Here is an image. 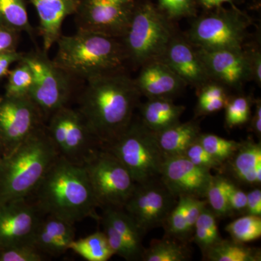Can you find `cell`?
I'll return each instance as SVG.
<instances>
[{"label":"cell","instance_id":"obj_1","mask_svg":"<svg viewBox=\"0 0 261 261\" xmlns=\"http://www.w3.org/2000/svg\"><path fill=\"white\" fill-rule=\"evenodd\" d=\"M79 111L102 147L111 145L133 120L141 94L123 70L86 81Z\"/></svg>","mask_w":261,"mask_h":261},{"label":"cell","instance_id":"obj_2","mask_svg":"<svg viewBox=\"0 0 261 261\" xmlns=\"http://www.w3.org/2000/svg\"><path fill=\"white\" fill-rule=\"evenodd\" d=\"M34 193L39 212L75 224L86 218L99 220V207L83 166L58 157Z\"/></svg>","mask_w":261,"mask_h":261},{"label":"cell","instance_id":"obj_3","mask_svg":"<svg viewBox=\"0 0 261 261\" xmlns=\"http://www.w3.org/2000/svg\"><path fill=\"white\" fill-rule=\"evenodd\" d=\"M55 63L72 79L87 81L123 70L127 61L121 39L78 29L56 43Z\"/></svg>","mask_w":261,"mask_h":261},{"label":"cell","instance_id":"obj_4","mask_svg":"<svg viewBox=\"0 0 261 261\" xmlns=\"http://www.w3.org/2000/svg\"><path fill=\"white\" fill-rule=\"evenodd\" d=\"M58 157L42 125L3 160L0 167V204L27 199L34 193Z\"/></svg>","mask_w":261,"mask_h":261},{"label":"cell","instance_id":"obj_5","mask_svg":"<svg viewBox=\"0 0 261 261\" xmlns=\"http://www.w3.org/2000/svg\"><path fill=\"white\" fill-rule=\"evenodd\" d=\"M176 33L171 20L153 5H135L129 25L121 39L127 61L141 67L161 59Z\"/></svg>","mask_w":261,"mask_h":261},{"label":"cell","instance_id":"obj_6","mask_svg":"<svg viewBox=\"0 0 261 261\" xmlns=\"http://www.w3.org/2000/svg\"><path fill=\"white\" fill-rule=\"evenodd\" d=\"M103 147L121 161L136 184L160 178L166 157L160 147L156 133L140 120H132L114 142Z\"/></svg>","mask_w":261,"mask_h":261},{"label":"cell","instance_id":"obj_7","mask_svg":"<svg viewBox=\"0 0 261 261\" xmlns=\"http://www.w3.org/2000/svg\"><path fill=\"white\" fill-rule=\"evenodd\" d=\"M83 166L99 207L123 208L136 183L121 161L101 147L89 156Z\"/></svg>","mask_w":261,"mask_h":261},{"label":"cell","instance_id":"obj_8","mask_svg":"<svg viewBox=\"0 0 261 261\" xmlns=\"http://www.w3.org/2000/svg\"><path fill=\"white\" fill-rule=\"evenodd\" d=\"M43 49L23 53L34 75L29 97L39 108L44 120L60 108L68 106L72 94L73 79L58 66Z\"/></svg>","mask_w":261,"mask_h":261},{"label":"cell","instance_id":"obj_9","mask_svg":"<svg viewBox=\"0 0 261 261\" xmlns=\"http://www.w3.org/2000/svg\"><path fill=\"white\" fill-rule=\"evenodd\" d=\"M46 127L48 135L60 157L84 166L89 156L102 147L92 135L79 110L68 106L49 117Z\"/></svg>","mask_w":261,"mask_h":261},{"label":"cell","instance_id":"obj_10","mask_svg":"<svg viewBox=\"0 0 261 261\" xmlns=\"http://www.w3.org/2000/svg\"><path fill=\"white\" fill-rule=\"evenodd\" d=\"M248 27L241 13L221 10L197 18L186 37L195 47L206 50H238L245 48Z\"/></svg>","mask_w":261,"mask_h":261},{"label":"cell","instance_id":"obj_11","mask_svg":"<svg viewBox=\"0 0 261 261\" xmlns=\"http://www.w3.org/2000/svg\"><path fill=\"white\" fill-rule=\"evenodd\" d=\"M177 197L163 183L154 178L136 184L135 190L123 207L142 233L163 226L170 212L177 202Z\"/></svg>","mask_w":261,"mask_h":261},{"label":"cell","instance_id":"obj_12","mask_svg":"<svg viewBox=\"0 0 261 261\" xmlns=\"http://www.w3.org/2000/svg\"><path fill=\"white\" fill-rule=\"evenodd\" d=\"M135 8L133 0H80L75 14L77 27L121 39Z\"/></svg>","mask_w":261,"mask_h":261},{"label":"cell","instance_id":"obj_13","mask_svg":"<svg viewBox=\"0 0 261 261\" xmlns=\"http://www.w3.org/2000/svg\"><path fill=\"white\" fill-rule=\"evenodd\" d=\"M44 118L29 97L0 99V143L11 153L33 132L42 126Z\"/></svg>","mask_w":261,"mask_h":261},{"label":"cell","instance_id":"obj_14","mask_svg":"<svg viewBox=\"0 0 261 261\" xmlns=\"http://www.w3.org/2000/svg\"><path fill=\"white\" fill-rule=\"evenodd\" d=\"M211 171L199 167L185 155L166 158L161 178L176 197H206L213 176Z\"/></svg>","mask_w":261,"mask_h":261},{"label":"cell","instance_id":"obj_15","mask_svg":"<svg viewBox=\"0 0 261 261\" xmlns=\"http://www.w3.org/2000/svg\"><path fill=\"white\" fill-rule=\"evenodd\" d=\"M35 204L27 199L0 204V248L32 244L40 221Z\"/></svg>","mask_w":261,"mask_h":261},{"label":"cell","instance_id":"obj_16","mask_svg":"<svg viewBox=\"0 0 261 261\" xmlns=\"http://www.w3.org/2000/svg\"><path fill=\"white\" fill-rule=\"evenodd\" d=\"M196 48L213 82L222 84L226 88L237 89L252 80L250 59L245 48L238 50Z\"/></svg>","mask_w":261,"mask_h":261},{"label":"cell","instance_id":"obj_17","mask_svg":"<svg viewBox=\"0 0 261 261\" xmlns=\"http://www.w3.org/2000/svg\"><path fill=\"white\" fill-rule=\"evenodd\" d=\"M161 60L185 83L197 89L213 82L197 53V48L186 37H181L177 33L168 44Z\"/></svg>","mask_w":261,"mask_h":261},{"label":"cell","instance_id":"obj_18","mask_svg":"<svg viewBox=\"0 0 261 261\" xmlns=\"http://www.w3.org/2000/svg\"><path fill=\"white\" fill-rule=\"evenodd\" d=\"M135 79L141 96L147 99L169 98L181 93L187 84L162 60H153L140 67Z\"/></svg>","mask_w":261,"mask_h":261},{"label":"cell","instance_id":"obj_19","mask_svg":"<svg viewBox=\"0 0 261 261\" xmlns=\"http://www.w3.org/2000/svg\"><path fill=\"white\" fill-rule=\"evenodd\" d=\"M34 7L39 20V33L42 39V49L49 51L61 37L65 19L75 15L80 0H29Z\"/></svg>","mask_w":261,"mask_h":261},{"label":"cell","instance_id":"obj_20","mask_svg":"<svg viewBox=\"0 0 261 261\" xmlns=\"http://www.w3.org/2000/svg\"><path fill=\"white\" fill-rule=\"evenodd\" d=\"M74 240V224L46 214V217L39 221L32 243L46 256H58L69 250Z\"/></svg>","mask_w":261,"mask_h":261},{"label":"cell","instance_id":"obj_21","mask_svg":"<svg viewBox=\"0 0 261 261\" xmlns=\"http://www.w3.org/2000/svg\"><path fill=\"white\" fill-rule=\"evenodd\" d=\"M226 163L230 172L240 183L258 187L261 184V144L253 140L240 142L234 154Z\"/></svg>","mask_w":261,"mask_h":261},{"label":"cell","instance_id":"obj_22","mask_svg":"<svg viewBox=\"0 0 261 261\" xmlns=\"http://www.w3.org/2000/svg\"><path fill=\"white\" fill-rule=\"evenodd\" d=\"M185 107L178 106L169 98L147 99L140 106V121L154 133L179 123Z\"/></svg>","mask_w":261,"mask_h":261},{"label":"cell","instance_id":"obj_23","mask_svg":"<svg viewBox=\"0 0 261 261\" xmlns=\"http://www.w3.org/2000/svg\"><path fill=\"white\" fill-rule=\"evenodd\" d=\"M100 219L108 221L119 235L126 245L130 260H141L144 251L142 235L140 228L123 208L106 207L103 208Z\"/></svg>","mask_w":261,"mask_h":261},{"label":"cell","instance_id":"obj_24","mask_svg":"<svg viewBox=\"0 0 261 261\" xmlns=\"http://www.w3.org/2000/svg\"><path fill=\"white\" fill-rule=\"evenodd\" d=\"M200 135V127L195 121L179 122L156 134L160 147L166 158L184 155Z\"/></svg>","mask_w":261,"mask_h":261},{"label":"cell","instance_id":"obj_25","mask_svg":"<svg viewBox=\"0 0 261 261\" xmlns=\"http://www.w3.org/2000/svg\"><path fill=\"white\" fill-rule=\"evenodd\" d=\"M210 261H260V249L249 247L246 243L232 240H223L215 244L203 254Z\"/></svg>","mask_w":261,"mask_h":261},{"label":"cell","instance_id":"obj_26","mask_svg":"<svg viewBox=\"0 0 261 261\" xmlns=\"http://www.w3.org/2000/svg\"><path fill=\"white\" fill-rule=\"evenodd\" d=\"M190 254L185 242L166 236L152 240L148 248L144 249L141 260L185 261L190 260Z\"/></svg>","mask_w":261,"mask_h":261},{"label":"cell","instance_id":"obj_27","mask_svg":"<svg viewBox=\"0 0 261 261\" xmlns=\"http://www.w3.org/2000/svg\"><path fill=\"white\" fill-rule=\"evenodd\" d=\"M69 250L87 261H108L114 255L103 231H96L86 238L73 240Z\"/></svg>","mask_w":261,"mask_h":261},{"label":"cell","instance_id":"obj_28","mask_svg":"<svg viewBox=\"0 0 261 261\" xmlns=\"http://www.w3.org/2000/svg\"><path fill=\"white\" fill-rule=\"evenodd\" d=\"M217 218L207 205L196 221L192 238L200 247L202 255L222 239L218 227Z\"/></svg>","mask_w":261,"mask_h":261},{"label":"cell","instance_id":"obj_29","mask_svg":"<svg viewBox=\"0 0 261 261\" xmlns=\"http://www.w3.org/2000/svg\"><path fill=\"white\" fill-rule=\"evenodd\" d=\"M0 25L31 37L34 34L24 0H0Z\"/></svg>","mask_w":261,"mask_h":261},{"label":"cell","instance_id":"obj_30","mask_svg":"<svg viewBox=\"0 0 261 261\" xmlns=\"http://www.w3.org/2000/svg\"><path fill=\"white\" fill-rule=\"evenodd\" d=\"M8 75L5 96L29 97L34 86V75L29 65L20 60L13 69L10 70Z\"/></svg>","mask_w":261,"mask_h":261},{"label":"cell","instance_id":"obj_31","mask_svg":"<svg viewBox=\"0 0 261 261\" xmlns=\"http://www.w3.org/2000/svg\"><path fill=\"white\" fill-rule=\"evenodd\" d=\"M225 230L235 241L251 243L261 237V216L246 214L231 221Z\"/></svg>","mask_w":261,"mask_h":261},{"label":"cell","instance_id":"obj_32","mask_svg":"<svg viewBox=\"0 0 261 261\" xmlns=\"http://www.w3.org/2000/svg\"><path fill=\"white\" fill-rule=\"evenodd\" d=\"M163 226L166 231V236L182 242L189 240L190 235L187 228L186 197H178L176 205L170 212Z\"/></svg>","mask_w":261,"mask_h":261},{"label":"cell","instance_id":"obj_33","mask_svg":"<svg viewBox=\"0 0 261 261\" xmlns=\"http://www.w3.org/2000/svg\"><path fill=\"white\" fill-rule=\"evenodd\" d=\"M228 178L221 175L213 176L206 194L207 205L217 217H226L231 214L228 204Z\"/></svg>","mask_w":261,"mask_h":261},{"label":"cell","instance_id":"obj_34","mask_svg":"<svg viewBox=\"0 0 261 261\" xmlns=\"http://www.w3.org/2000/svg\"><path fill=\"white\" fill-rule=\"evenodd\" d=\"M198 141L208 153L224 164L231 159L240 145L237 141L226 140L213 134H201Z\"/></svg>","mask_w":261,"mask_h":261},{"label":"cell","instance_id":"obj_35","mask_svg":"<svg viewBox=\"0 0 261 261\" xmlns=\"http://www.w3.org/2000/svg\"><path fill=\"white\" fill-rule=\"evenodd\" d=\"M251 100L248 97H237L229 99L226 104L225 122L228 128L242 126L250 119Z\"/></svg>","mask_w":261,"mask_h":261},{"label":"cell","instance_id":"obj_36","mask_svg":"<svg viewBox=\"0 0 261 261\" xmlns=\"http://www.w3.org/2000/svg\"><path fill=\"white\" fill-rule=\"evenodd\" d=\"M46 257L32 244L6 247L0 252V261H42Z\"/></svg>","mask_w":261,"mask_h":261},{"label":"cell","instance_id":"obj_37","mask_svg":"<svg viewBox=\"0 0 261 261\" xmlns=\"http://www.w3.org/2000/svg\"><path fill=\"white\" fill-rule=\"evenodd\" d=\"M184 155L196 166L209 171L213 169L220 171L224 166V163L220 162L208 153L199 142L198 140L187 149Z\"/></svg>","mask_w":261,"mask_h":261},{"label":"cell","instance_id":"obj_38","mask_svg":"<svg viewBox=\"0 0 261 261\" xmlns=\"http://www.w3.org/2000/svg\"><path fill=\"white\" fill-rule=\"evenodd\" d=\"M159 3L161 11L171 20L194 13L193 0H159Z\"/></svg>","mask_w":261,"mask_h":261},{"label":"cell","instance_id":"obj_39","mask_svg":"<svg viewBox=\"0 0 261 261\" xmlns=\"http://www.w3.org/2000/svg\"><path fill=\"white\" fill-rule=\"evenodd\" d=\"M228 207L230 213H244L246 211L247 193L228 179L227 187Z\"/></svg>","mask_w":261,"mask_h":261},{"label":"cell","instance_id":"obj_40","mask_svg":"<svg viewBox=\"0 0 261 261\" xmlns=\"http://www.w3.org/2000/svg\"><path fill=\"white\" fill-rule=\"evenodd\" d=\"M207 205V200H201L193 197H186V216L187 228L192 237L196 221L202 210Z\"/></svg>","mask_w":261,"mask_h":261},{"label":"cell","instance_id":"obj_41","mask_svg":"<svg viewBox=\"0 0 261 261\" xmlns=\"http://www.w3.org/2000/svg\"><path fill=\"white\" fill-rule=\"evenodd\" d=\"M19 32L0 25V53L16 50Z\"/></svg>","mask_w":261,"mask_h":261},{"label":"cell","instance_id":"obj_42","mask_svg":"<svg viewBox=\"0 0 261 261\" xmlns=\"http://www.w3.org/2000/svg\"><path fill=\"white\" fill-rule=\"evenodd\" d=\"M230 98L222 97L219 99H211L206 102L197 103L196 114L197 116H206L217 113L226 107Z\"/></svg>","mask_w":261,"mask_h":261},{"label":"cell","instance_id":"obj_43","mask_svg":"<svg viewBox=\"0 0 261 261\" xmlns=\"http://www.w3.org/2000/svg\"><path fill=\"white\" fill-rule=\"evenodd\" d=\"M23 53L11 50L0 53V79L8 75L12 65L21 60Z\"/></svg>","mask_w":261,"mask_h":261},{"label":"cell","instance_id":"obj_44","mask_svg":"<svg viewBox=\"0 0 261 261\" xmlns=\"http://www.w3.org/2000/svg\"><path fill=\"white\" fill-rule=\"evenodd\" d=\"M246 214L261 216V190L258 187L247 193Z\"/></svg>","mask_w":261,"mask_h":261},{"label":"cell","instance_id":"obj_45","mask_svg":"<svg viewBox=\"0 0 261 261\" xmlns=\"http://www.w3.org/2000/svg\"><path fill=\"white\" fill-rule=\"evenodd\" d=\"M251 68L252 80L255 81L259 85L261 83V54L260 49L247 50Z\"/></svg>","mask_w":261,"mask_h":261},{"label":"cell","instance_id":"obj_46","mask_svg":"<svg viewBox=\"0 0 261 261\" xmlns=\"http://www.w3.org/2000/svg\"><path fill=\"white\" fill-rule=\"evenodd\" d=\"M250 129L260 140L261 137V101H255V112L250 122Z\"/></svg>","mask_w":261,"mask_h":261},{"label":"cell","instance_id":"obj_47","mask_svg":"<svg viewBox=\"0 0 261 261\" xmlns=\"http://www.w3.org/2000/svg\"><path fill=\"white\" fill-rule=\"evenodd\" d=\"M232 0H200V3L207 9L218 8L226 3H231Z\"/></svg>","mask_w":261,"mask_h":261},{"label":"cell","instance_id":"obj_48","mask_svg":"<svg viewBox=\"0 0 261 261\" xmlns=\"http://www.w3.org/2000/svg\"><path fill=\"white\" fill-rule=\"evenodd\" d=\"M3 160H4V159H1V150H0V167H1V165H2V163H3Z\"/></svg>","mask_w":261,"mask_h":261}]
</instances>
